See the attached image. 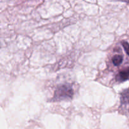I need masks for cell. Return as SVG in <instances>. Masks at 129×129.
Segmentation results:
<instances>
[{
  "instance_id": "6",
  "label": "cell",
  "mask_w": 129,
  "mask_h": 129,
  "mask_svg": "<svg viewBox=\"0 0 129 129\" xmlns=\"http://www.w3.org/2000/svg\"><path fill=\"white\" fill-rule=\"evenodd\" d=\"M126 1H127V2L129 3V0H126Z\"/></svg>"
},
{
  "instance_id": "1",
  "label": "cell",
  "mask_w": 129,
  "mask_h": 129,
  "mask_svg": "<svg viewBox=\"0 0 129 129\" xmlns=\"http://www.w3.org/2000/svg\"><path fill=\"white\" fill-rule=\"evenodd\" d=\"M74 95L72 86L69 84H65L58 87L55 91L54 97L52 100L54 102L64 100L67 99H71Z\"/></svg>"
},
{
  "instance_id": "3",
  "label": "cell",
  "mask_w": 129,
  "mask_h": 129,
  "mask_svg": "<svg viewBox=\"0 0 129 129\" xmlns=\"http://www.w3.org/2000/svg\"><path fill=\"white\" fill-rule=\"evenodd\" d=\"M120 102L122 105L129 104V89H125L121 93Z\"/></svg>"
},
{
  "instance_id": "2",
  "label": "cell",
  "mask_w": 129,
  "mask_h": 129,
  "mask_svg": "<svg viewBox=\"0 0 129 129\" xmlns=\"http://www.w3.org/2000/svg\"><path fill=\"white\" fill-rule=\"evenodd\" d=\"M129 78V68L122 71L117 76V80L118 81H124Z\"/></svg>"
},
{
  "instance_id": "5",
  "label": "cell",
  "mask_w": 129,
  "mask_h": 129,
  "mask_svg": "<svg viewBox=\"0 0 129 129\" xmlns=\"http://www.w3.org/2000/svg\"><path fill=\"white\" fill-rule=\"evenodd\" d=\"M122 46L124 48L125 51L127 54V55H129V44L127 42H122Z\"/></svg>"
},
{
  "instance_id": "4",
  "label": "cell",
  "mask_w": 129,
  "mask_h": 129,
  "mask_svg": "<svg viewBox=\"0 0 129 129\" xmlns=\"http://www.w3.org/2000/svg\"><path fill=\"white\" fill-rule=\"evenodd\" d=\"M112 62L113 64L116 66L120 65L123 62V57L120 55H115L112 58Z\"/></svg>"
}]
</instances>
